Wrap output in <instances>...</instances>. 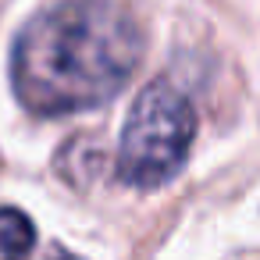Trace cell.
Here are the masks:
<instances>
[{"label":"cell","instance_id":"obj_3","mask_svg":"<svg viewBox=\"0 0 260 260\" xmlns=\"http://www.w3.org/2000/svg\"><path fill=\"white\" fill-rule=\"evenodd\" d=\"M96 168H100V150H96V143L89 136L68 139L64 150L57 153V171L68 182H82V175H93L96 178Z\"/></svg>","mask_w":260,"mask_h":260},{"label":"cell","instance_id":"obj_2","mask_svg":"<svg viewBox=\"0 0 260 260\" xmlns=\"http://www.w3.org/2000/svg\"><path fill=\"white\" fill-rule=\"evenodd\" d=\"M196 139L192 100L171 82L153 79L132 104L118 143V178L132 189L168 185Z\"/></svg>","mask_w":260,"mask_h":260},{"label":"cell","instance_id":"obj_4","mask_svg":"<svg viewBox=\"0 0 260 260\" xmlns=\"http://www.w3.org/2000/svg\"><path fill=\"white\" fill-rule=\"evenodd\" d=\"M36 242V228L22 210H0V256H25Z\"/></svg>","mask_w":260,"mask_h":260},{"label":"cell","instance_id":"obj_1","mask_svg":"<svg viewBox=\"0 0 260 260\" xmlns=\"http://www.w3.org/2000/svg\"><path fill=\"white\" fill-rule=\"evenodd\" d=\"M146 36L114 0H64L36 15L11 57L18 100L40 118L107 104L139 68Z\"/></svg>","mask_w":260,"mask_h":260}]
</instances>
